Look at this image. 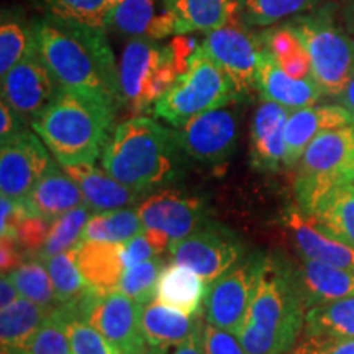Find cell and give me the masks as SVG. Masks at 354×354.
Listing matches in <instances>:
<instances>
[{
    "mask_svg": "<svg viewBox=\"0 0 354 354\" xmlns=\"http://www.w3.org/2000/svg\"><path fill=\"white\" fill-rule=\"evenodd\" d=\"M38 51L61 88L91 97L110 109L123 105L120 74L107 33L50 19L35 21Z\"/></svg>",
    "mask_w": 354,
    "mask_h": 354,
    "instance_id": "1",
    "label": "cell"
},
{
    "mask_svg": "<svg viewBox=\"0 0 354 354\" xmlns=\"http://www.w3.org/2000/svg\"><path fill=\"white\" fill-rule=\"evenodd\" d=\"M184 156L177 131L135 115L115 127L102 166L118 183L146 197L183 176Z\"/></svg>",
    "mask_w": 354,
    "mask_h": 354,
    "instance_id": "2",
    "label": "cell"
},
{
    "mask_svg": "<svg viewBox=\"0 0 354 354\" xmlns=\"http://www.w3.org/2000/svg\"><path fill=\"white\" fill-rule=\"evenodd\" d=\"M295 264L281 253L266 254L258 289L238 338L248 354H289L305 326Z\"/></svg>",
    "mask_w": 354,
    "mask_h": 354,
    "instance_id": "3",
    "label": "cell"
},
{
    "mask_svg": "<svg viewBox=\"0 0 354 354\" xmlns=\"http://www.w3.org/2000/svg\"><path fill=\"white\" fill-rule=\"evenodd\" d=\"M115 115L109 105L59 88L32 127L59 166L94 165L112 140Z\"/></svg>",
    "mask_w": 354,
    "mask_h": 354,
    "instance_id": "4",
    "label": "cell"
},
{
    "mask_svg": "<svg viewBox=\"0 0 354 354\" xmlns=\"http://www.w3.org/2000/svg\"><path fill=\"white\" fill-rule=\"evenodd\" d=\"M183 37L179 35L169 43L131 38L123 48L118 74L123 105L133 115L151 110L187 69L197 46Z\"/></svg>",
    "mask_w": 354,
    "mask_h": 354,
    "instance_id": "5",
    "label": "cell"
},
{
    "mask_svg": "<svg viewBox=\"0 0 354 354\" xmlns=\"http://www.w3.org/2000/svg\"><path fill=\"white\" fill-rule=\"evenodd\" d=\"M354 183V127L320 133L295 165L294 192L305 215L331 189Z\"/></svg>",
    "mask_w": 354,
    "mask_h": 354,
    "instance_id": "6",
    "label": "cell"
},
{
    "mask_svg": "<svg viewBox=\"0 0 354 354\" xmlns=\"http://www.w3.org/2000/svg\"><path fill=\"white\" fill-rule=\"evenodd\" d=\"M236 102L240 104L233 84L198 44L187 69L154 104L153 112L169 125L180 128L197 115Z\"/></svg>",
    "mask_w": 354,
    "mask_h": 354,
    "instance_id": "7",
    "label": "cell"
},
{
    "mask_svg": "<svg viewBox=\"0 0 354 354\" xmlns=\"http://www.w3.org/2000/svg\"><path fill=\"white\" fill-rule=\"evenodd\" d=\"M287 25L307 48L312 77L323 95L338 97L354 74V37L335 24L328 12L300 13Z\"/></svg>",
    "mask_w": 354,
    "mask_h": 354,
    "instance_id": "8",
    "label": "cell"
},
{
    "mask_svg": "<svg viewBox=\"0 0 354 354\" xmlns=\"http://www.w3.org/2000/svg\"><path fill=\"white\" fill-rule=\"evenodd\" d=\"M201 48L230 79L240 102L253 95L263 44L246 21L243 6L227 24L207 32Z\"/></svg>",
    "mask_w": 354,
    "mask_h": 354,
    "instance_id": "9",
    "label": "cell"
},
{
    "mask_svg": "<svg viewBox=\"0 0 354 354\" xmlns=\"http://www.w3.org/2000/svg\"><path fill=\"white\" fill-rule=\"evenodd\" d=\"M266 254L253 253L209 286L203 317L210 325L240 336L263 272Z\"/></svg>",
    "mask_w": 354,
    "mask_h": 354,
    "instance_id": "10",
    "label": "cell"
},
{
    "mask_svg": "<svg viewBox=\"0 0 354 354\" xmlns=\"http://www.w3.org/2000/svg\"><path fill=\"white\" fill-rule=\"evenodd\" d=\"M68 307L95 326L122 354H145L148 349L141 328V305L120 290L100 294L91 289Z\"/></svg>",
    "mask_w": 354,
    "mask_h": 354,
    "instance_id": "11",
    "label": "cell"
},
{
    "mask_svg": "<svg viewBox=\"0 0 354 354\" xmlns=\"http://www.w3.org/2000/svg\"><path fill=\"white\" fill-rule=\"evenodd\" d=\"M243 251L240 236L214 221H207L169 248L172 263L187 266L209 286L243 259Z\"/></svg>",
    "mask_w": 354,
    "mask_h": 354,
    "instance_id": "12",
    "label": "cell"
},
{
    "mask_svg": "<svg viewBox=\"0 0 354 354\" xmlns=\"http://www.w3.org/2000/svg\"><path fill=\"white\" fill-rule=\"evenodd\" d=\"M236 104L197 115L179 128L177 138L185 156L203 166H218L232 156L240 136V109Z\"/></svg>",
    "mask_w": 354,
    "mask_h": 354,
    "instance_id": "13",
    "label": "cell"
},
{
    "mask_svg": "<svg viewBox=\"0 0 354 354\" xmlns=\"http://www.w3.org/2000/svg\"><path fill=\"white\" fill-rule=\"evenodd\" d=\"M37 131L28 128L0 146V190L2 196L24 202L56 159Z\"/></svg>",
    "mask_w": 354,
    "mask_h": 354,
    "instance_id": "14",
    "label": "cell"
},
{
    "mask_svg": "<svg viewBox=\"0 0 354 354\" xmlns=\"http://www.w3.org/2000/svg\"><path fill=\"white\" fill-rule=\"evenodd\" d=\"M59 88L38 48L2 76V99L30 123L50 107Z\"/></svg>",
    "mask_w": 354,
    "mask_h": 354,
    "instance_id": "15",
    "label": "cell"
},
{
    "mask_svg": "<svg viewBox=\"0 0 354 354\" xmlns=\"http://www.w3.org/2000/svg\"><path fill=\"white\" fill-rule=\"evenodd\" d=\"M145 228L166 233L172 243L183 240L209 221L205 203L174 189H159L136 207Z\"/></svg>",
    "mask_w": 354,
    "mask_h": 354,
    "instance_id": "16",
    "label": "cell"
},
{
    "mask_svg": "<svg viewBox=\"0 0 354 354\" xmlns=\"http://www.w3.org/2000/svg\"><path fill=\"white\" fill-rule=\"evenodd\" d=\"M292 110L263 100L250 128V162L263 172L279 171L286 156V127Z\"/></svg>",
    "mask_w": 354,
    "mask_h": 354,
    "instance_id": "17",
    "label": "cell"
},
{
    "mask_svg": "<svg viewBox=\"0 0 354 354\" xmlns=\"http://www.w3.org/2000/svg\"><path fill=\"white\" fill-rule=\"evenodd\" d=\"M110 30L128 38L177 37V21L166 0H122L112 10Z\"/></svg>",
    "mask_w": 354,
    "mask_h": 354,
    "instance_id": "18",
    "label": "cell"
},
{
    "mask_svg": "<svg viewBox=\"0 0 354 354\" xmlns=\"http://www.w3.org/2000/svg\"><path fill=\"white\" fill-rule=\"evenodd\" d=\"M353 125L351 117L342 105H308L292 110L286 127L284 166L295 167L307 146L318 135L333 128Z\"/></svg>",
    "mask_w": 354,
    "mask_h": 354,
    "instance_id": "19",
    "label": "cell"
},
{
    "mask_svg": "<svg viewBox=\"0 0 354 354\" xmlns=\"http://www.w3.org/2000/svg\"><path fill=\"white\" fill-rule=\"evenodd\" d=\"M256 91L261 99L276 102L290 110L315 105L323 92L313 79H297L287 74L268 51H261L258 73H256Z\"/></svg>",
    "mask_w": 354,
    "mask_h": 354,
    "instance_id": "20",
    "label": "cell"
},
{
    "mask_svg": "<svg viewBox=\"0 0 354 354\" xmlns=\"http://www.w3.org/2000/svg\"><path fill=\"white\" fill-rule=\"evenodd\" d=\"M286 223L300 258L354 269V248L323 232L299 207L287 212Z\"/></svg>",
    "mask_w": 354,
    "mask_h": 354,
    "instance_id": "21",
    "label": "cell"
},
{
    "mask_svg": "<svg viewBox=\"0 0 354 354\" xmlns=\"http://www.w3.org/2000/svg\"><path fill=\"white\" fill-rule=\"evenodd\" d=\"M300 259V264H295V277L305 308L354 295V269L338 268L313 259Z\"/></svg>",
    "mask_w": 354,
    "mask_h": 354,
    "instance_id": "22",
    "label": "cell"
},
{
    "mask_svg": "<svg viewBox=\"0 0 354 354\" xmlns=\"http://www.w3.org/2000/svg\"><path fill=\"white\" fill-rule=\"evenodd\" d=\"M57 165L59 162L55 161L50 171L35 185L30 196L21 202L28 215L43 216V218L55 221L57 216L64 215L66 212L86 203L77 180L69 176L64 167L61 171Z\"/></svg>",
    "mask_w": 354,
    "mask_h": 354,
    "instance_id": "23",
    "label": "cell"
},
{
    "mask_svg": "<svg viewBox=\"0 0 354 354\" xmlns=\"http://www.w3.org/2000/svg\"><path fill=\"white\" fill-rule=\"evenodd\" d=\"M66 172L77 180L86 203L92 212L128 209L140 198H145L140 192L118 183L105 169H99L95 165H74L64 166Z\"/></svg>",
    "mask_w": 354,
    "mask_h": 354,
    "instance_id": "24",
    "label": "cell"
},
{
    "mask_svg": "<svg viewBox=\"0 0 354 354\" xmlns=\"http://www.w3.org/2000/svg\"><path fill=\"white\" fill-rule=\"evenodd\" d=\"M77 266L94 290L100 294L118 290L125 271L122 243L81 241L77 245Z\"/></svg>",
    "mask_w": 354,
    "mask_h": 354,
    "instance_id": "25",
    "label": "cell"
},
{
    "mask_svg": "<svg viewBox=\"0 0 354 354\" xmlns=\"http://www.w3.org/2000/svg\"><path fill=\"white\" fill-rule=\"evenodd\" d=\"M203 318V313L187 315L180 310L167 307L159 300L141 305V328L148 346H165L184 342L205 325Z\"/></svg>",
    "mask_w": 354,
    "mask_h": 354,
    "instance_id": "26",
    "label": "cell"
},
{
    "mask_svg": "<svg viewBox=\"0 0 354 354\" xmlns=\"http://www.w3.org/2000/svg\"><path fill=\"white\" fill-rule=\"evenodd\" d=\"M209 284L187 266L172 263L165 266L158 282L156 300L187 315L203 313Z\"/></svg>",
    "mask_w": 354,
    "mask_h": 354,
    "instance_id": "27",
    "label": "cell"
},
{
    "mask_svg": "<svg viewBox=\"0 0 354 354\" xmlns=\"http://www.w3.org/2000/svg\"><path fill=\"white\" fill-rule=\"evenodd\" d=\"M323 232L354 248V185L331 189L307 215Z\"/></svg>",
    "mask_w": 354,
    "mask_h": 354,
    "instance_id": "28",
    "label": "cell"
},
{
    "mask_svg": "<svg viewBox=\"0 0 354 354\" xmlns=\"http://www.w3.org/2000/svg\"><path fill=\"white\" fill-rule=\"evenodd\" d=\"M240 7L241 0H172L171 10L177 21V37L218 28Z\"/></svg>",
    "mask_w": 354,
    "mask_h": 354,
    "instance_id": "29",
    "label": "cell"
},
{
    "mask_svg": "<svg viewBox=\"0 0 354 354\" xmlns=\"http://www.w3.org/2000/svg\"><path fill=\"white\" fill-rule=\"evenodd\" d=\"M259 39L264 50L287 74L297 79H313L307 48L289 25L269 26L259 35Z\"/></svg>",
    "mask_w": 354,
    "mask_h": 354,
    "instance_id": "30",
    "label": "cell"
},
{
    "mask_svg": "<svg viewBox=\"0 0 354 354\" xmlns=\"http://www.w3.org/2000/svg\"><path fill=\"white\" fill-rule=\"evenodd\" d=\"M53 312L32 300L20 297L0 312V342L2 344L28 349L35 335Z\"/></svg>",
    "mask_w": 354,
    "mask_h": 354,
    "instance_id": "31",
    "label": "cell"
},
{
    "mask_svg": "<svg viewBox=\"0 0 354 354\" xmlns=\"http://www.w3.org/2000/svg\"><path fill=\"white\" fill-rule=\"evenodd\" d=\"M48 17L79 28L107 33L113 6L110 0H41Z\"/></svg>",
    "mask_w": 354,
    "mask_h": 354,
    "instance_id": "32",
    "label": "cell"
},
{
    "mask_svg": "<svg viewBox=\"0 0 354 354\" xmlns=\"http://www.w3.org/2000/svg\"><path fill=\"white\" fill-rule=\"evenodd\" d=\"M304 333L354 339V295L308 308Z\"/></svg>",
    "mask_w": 354,
    "mask_h": 354,
    "instance_id": "33",
    "label": "cell"
},
{
    "mask_svg": "<svg viewBox=\"0 0 354 354\" xmlns=\"http://www.w3.org/2000/svg\"><path fill=\"white\" fill-rule=\"evenodd\" d=\"M38 48L37 28L19 15L3 12L0 21V76L21 63Z\"/></svg>",
    "mask_w": 354,
    "mask_h": 354,
    "instance_id": "34",
    "label": "cell"
},
{
    "mask_svg": "<svg viewBox=\"0 0 354 354\" xmlns=\"http://www.w3.org/2000/svg\"><path fill=\"white\" fill-rule=\"evenodd\" d=\"M145 230L136 209L102 212L91 216L82 233V241L125 243Z\"/></svg>",
    "mask_w": 354,
    "mask_h": 354,
    "instance_id": "35",
    "label": "cell"
},
{
    "mask_svg": "<svg viewBox=\"0 0 354 354\" xmlns=\"http://www.w3.org/2000/svg\"><path fill=\"white\" fill-rule=\"evenodd\" d=\"M50 271L57 305L77 302L92 289L77 266V246L44 261Z\"/></svg>",
    "mask_w": 354,
    "mask_h": 354,
    "instance_id": "36",
    "label": "cell"
},
{
    "mask_svg": "<svg viewBox=\"0 0 354 354\" xmlns=\"http://www.w3.org/2000/svg\"><path fill=\"white\" fill-rule=\"evenodd\" d=\"M91 207L87 203L79 205L76 209L66 212L53 221L50 236L39 251L38 259L46 261L53 256L73 250L82 241V233L86 230L87 221L91 220Z\"/></svg>",
    "mask_w": 354,
    "mask_h": 354,
    "instance_id": "37",
    "label": "cell"
},
{
    "mask_svg": "<svg viewBox=\"0 0 354 354\" xmlns=\"http://www.w3.org/2000/svg\"><path fill=\"white\" fill-rule=\"evenodd\" d=\"M21 297L32 300L44 308L55 310L57 307L55 287L44 261L38 258L26 259L20 268L10 272Z\"/></svg>",
    "mask_w": 354,
    "mask_h": 354,
    "instance_id": "38",
    "label": "cell"
},
{
    "mask_svg": "<svg viewBox=\"0 0 354 354\" xmlns=\"http://www.w3.org/2000/svg\"><path fill=\"white\" fill-rule=\"evenodd\" d=\"M56 310L66 325L73 354H122L95 326L68 305H57Z\"/></svg>",
    "mask_w": 354,
    "mask_h": 354,
    "instance_id": "39",
    "label": "cell"
},
{
    "mask_svg": "<svg viewBox=\"0 0 354 354\" xmlns=\"http://www.w3.org/2000/svg\"><path fill=\"white\" fill-rule=\"evenodd\" d=\"M162 269L165 261L159 256L140 264L128 266L123 271L118 290L140 305L153 302L158 295V282Z\"/></svg>",
    "mask_w": 354,
    "mask_h": 354,
    "instance_id": "40",
    "label": "cell"
},
{
    "mask_svg": "<svg viewBox=\"0 0 354 354\" xmlns=\"http://www.w3.org/2000/svg\"><path fill=\"white\" fill-rule=\"evenodd\" d=\"M322 0H241L243 13L251 26H272L277 21L312 10Z\"/></svg>",
    "mask_w": 354,
    "mask_h": 354,
    "instance_id": "41",
    "label": "cell"
},
{
    "mask_svg": "<svg viewBox=\"0 0 354 354\" xmlns=\"http://www.w3.org/2000/svg\"><path fill=\"white\" fill-rule=\"evenodd\" d=\"M30 354H73L66 325L57 310L48 315L28 346Z\"/></svg>",
    "mask_w": 354,
    "mask_h": 354,
    "instance_id": "42",
    "label": "cell"
},
{
    "mask_svg": "<svg viewBox=\"0 0 354 354\" xmlns=\"http://www.w3.org/2000/svg\"><path fill=\"white\" fill-rule=\"evenodd\" d=\"M51 225L53 221L37 215H28L21 220L19 232H17V241L25 251L26 258H38L39 251L43 250L44 243L50 236Z\"/></svg>",
    "mask_w": 354,
    "mask_h": 354,
    "instance_id": "43",
    "label": "cell"
},
{
    "mask_svg": "<svg viewBox=\"0 0 354 354\" xmlns=\"http://www.w3.org/2000/svg\"><path fill=\"white\" fill-rule=\"evenodd\" d=\"M289 354H354V339L315 336L302 331Z\"/></svg>",
    "mask_w": 354,
    "mask_h": 354,
    "instance_id": "44",
    "label": "cell"
},
{
    "mask_svg": "<svg viewBox=\"0 0 354 354\" xmlns=\"http://www.w3.org/2000/svg\"><path fill=\"white\" fill-rule=\"evenodd\" d=\"M203 349L205 354H248L236 335L207 322L203 325Z\"/></svg>",
    "mask_w": 354,
    "mask_h": 354,
    "instance_id": "45",
    "label": "cell"
},
{
    "mask_svg": "<svg viewBox=\"0 0 354 354\" xmlns=\"http://www.w3.org/2000/svg\"><path fill=\"white\" fill-rule=\"evenodd\" d=\"M25 216H28V212L24 203L2 196L0 198V236L17 240V232Z\"/></svg>",
    "mask_w": 354,
    "mask_h": 354,
    "instance_id": "46",
    "label": "cell"
},
{
    "mask_svg": "<svg viewBox=\"0 0 354 354\" xmlns=\"http://www.w3.org/2000/svg\"><path fill=\"white\" fill-rule=\"evenodd\" d=\"M122 253L123 261H125V268L128 266H135L143 263V261L153 259L159 256V253L154 250V246L149 243L148 238L145 236V233L141 232L130 240L122 243Z\"/></svg>",
    "mask_w": 354,
    "mask_h": 354,
    "instance_id": "47",
    "label": "cell"
},
{
    "mask_svg": "<svg viewBox=\"0 0 354 354\" xmlns=\"http://www.w3.org/2000/svg\"><path fill=\"white\" fill-rule=\"evenodd\" d=\"M26 130V120L8 102H0V143Z\"/></svg>",
    "mask_w": 354,
    "mask_h": 354,
    "instance_id": "48",
    "label": "cell"
},
{
    "mask_svg": "<svg viewBox=\"0 0 354 354\" xmlns=\"http://www.w3.org/2000/svg\"><path fill=\"white\" fill-rule=\"evenodd\" d=\"M145 354H205V349H203V326L184 342L165 344V346H148Z\"/></svg>",
    "mask_w": 354,
    "mask_h": 354,
    "instance_id": "49",
    "label": "cell"
},
{
    "mask_svg": "<svg viewBox=\"0 0 354 354\" xmlns=\"http://www.w3.org/2000/svg\"><path fill=\"white\" fill-rule=\"evenodd\" d=\"M26 259L28 258H26L25 251L21 250L15 238H2V241H0V269H2V274L15 271Z\"/></svg>",
    "mask_w": 354,
    "mask_h": 354,
    "instance_id": "50",
    "label": "cell"
},
{
    "mask_svg": "<svg viewBox=\"0 0 354 354\" xmlns=\"http://www.w3.org/2000/svg\"><path fill=\"white\" fill-rule=\"evenodd\" d=\"M20 297V292L17 289L10 274H2V281H0V308H7L8 305H12Z\"/></svg>",
    "mask_w": 354,
    "mask_h": 354,
    "instance_id": "51",
    "label": "cell"
},
{
    "mask_svg": "<svg viewBox=\"0 0 354 354\" xmlns=\"http://www.w3.org/2000/svg\"><path fill=\"white\" fill-rule=\"evenodd\" d=\"M336 99H338V104L349 113V117H351V123L354 127V74L348 81L346 86H344L342 94L336 97Z\"/></svg>",
    "mask_w": 354,
    "mask_h": 354,
    "instance_id": "52",
    "label": "cell"
},
{
    "mask_svg": "<svg viewBox=\"0 0 354 354\" xmlns=\"http://www.w3.org/2000/svg\"><path fill=\"white\" fill-rule=\"evenodd\" d=\"M343 20L346 24V30L354 37V0H343Z\"/></svg>",
    "mask_w": 354,
    "mask_h": 354,
    "instance_id": "53",
    "label": "cell"
},
{
    "mask_svg": "<svg viewBox=\"0 0 354 354\" xmlns=\"http://www.w3.org/2000/svg\"><path fill=\"white\" fill-rule=\"evenodd\" d=\"M0 354H30L28 349L10 346V344H2V349H0Z\"/></svg>",
    "mask_w": 354,
    "mask_h": 354,
    "instance_id": "54",
    "label": "cell"
},
{
    "mask_svg": "<svg viewBox=\"0 0 354 354\" xmlns=\"http://www.w3.org/2000/svg\"><path fill=\"white\" fill-rule=\"evenodd\" d=\"M118 2H122V0H110V3H112V6L115 7V6H117V3Z\"/></svg>",
    "mask_w": 354,
    "mask_h": 354,
    "instance_id": "55",
    "label": "cell"
},
{
    "mask_svg": "<svg viewBox=\"0 0 354 354\" xmlns=\"http://www.w3.org/2000/svg\"><path fill=\"white\" fill-rule=\"evenodd\" d=\"M171 2H172V0H166V3H167V6H169V7H171Z\"/></svg>",
    "mask_w": 354,
    "mask_h": 354,
    "instance_id": "56",
    "label": "cell"
}]
</instances>
